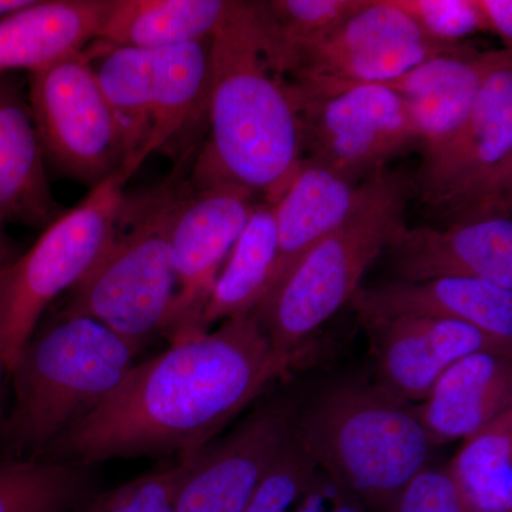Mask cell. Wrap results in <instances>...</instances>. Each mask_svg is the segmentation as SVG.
I'll return each mask as SVG.
<instances>
[{
	"label": "cell",
	"mask_w": 512,
	"mask_h": 512,
	"mask_svg": "<svg viewBox=\"0 0 512 512\" xmlns=\"http://www.w3.org/2000/svg\"><path fill=\"white\" fill-rule=\"evenodd\" d=\"M292 366L254 313L183 333L160 355L136 363L119 389L43 458L93 467L117 458L191 456Z\"/></svg>",
	"instance_id": "1"
},
{
	"label": "cell",
	"mask_w": 512,
	"mask_h": 512,
	"mask_svg": "<svg viewBox=\"0 0 512 512\" xmlns=\"http://www.w3.org/2000/svg\"><path fill=\"white\" fill-rule=\"evenodd\" d=\"M211 137L195 187L237 184L276 204L301 167L298 107L276 63L265 2L229 0L211 36Z\"/></svg>",
	"instance_id": "2"
},
{
	"label": "cell",
	"mask_w": 512,
	"mask_h": 512,
	"mask_svg": "<svg viewBox=\"0 0 512 512\" xmlns=\"http://www.w3.org/2000/svg\"><path fill=\"white\" fill-rule=\"evenodd\" d=\"M140 353L96 320L60 315L37 328L9 370L13 404L0 458L42 460L74 424L119 389Z\"/></svg>",
	"instance_id": "3"
},
{
	"label": "cell",
	"mask_w": 512,
	"mask_h": 512,
	"mask_svg": "<svg viewBox=\"0 0 512 512\" xmlns=\"http://www.w3.org/2000/svg\"><path fill=\"white\" fill-rule=\"evenodd\" d=\"M293 436L320 470L377 512H389L430 467L433 448L416 404L365 380L330 384L298 403Z\"/></svg>",
	"instance_id": "4"
},
{
	"label": "cell",
	"mask_w": 512,
	"mask_h": 512,
	"mask_svg": "<svg viewBox=\"0 0 512 512\" xmlns=\"http://www.w3.org/2000/svg\"><path fill=\"white\" fill-rule=\"evenodd\" d=\"M412 198L409 178L384 168L365 205L275 285L252 313L276 352L293 363L301 359L303 348L352 301L370 266L406 225Z\"/></svg>",
	"instance_id": "5"
},
{
	"label": "cell",
	"mask_w": 512,
	"mask_h": 512,
	"mask_svg": "<svg viewBox=\"0 0 512 512\" xmlns=\"http://www.w3.org/2000/svg\"><path fill=\"white\" fill-rule=\"evenodd\" d=\"M183 190L167 183L124 200L109 244L60 315L96 320L138 353L165 336L178 292L170 225Z\"/></svg>",
	"instance_id": "6"
},
{
	"label": "cell",
	"mask_w": 512,
	"mask_h": 512,
	"mask_svg": "<svg viewBox=\"0 0 512 512\" xmlns=\"http://www.w3.org/2000/svg\"><path fill=\"white\" fill-rule=\"evenodd\" d=\"M124 141L120 173L130 180L151 154L208 111L211 37L164 49L87 46Z\"/></svg>",
	"instance_id": "7"
},
{
	"label": "cell",
	"mask_w": 512,
	"mask_h": 512,
	"mask_svg": "<svg viewBox=\"0 0 512 512\" xmlns=\"http://www.w3.org/2000/svg\"><path fill=\"white\" fill-rule=\"evenodd\" d=\"M421 151L412 197L439 227L512 215L511 50H500L460 130Z\"/></svg>",
	"instance_id": "8"
},
{
	"label": "cell",
	"mask_w": 512,
	"mask_h": 512,
	"mask_svg": "<svg viewBox=\"0 0 512 512\" xmlns=\"http://www.w3.org/2000/svg\"><path fill=\"white\" fill-rule=\"evenodd\" d=\"M126 183L117 170L0 271V356L8 373L47 306L60 293L72 291L99 261L126 200Z\"/></svg>",
	"instance_id": "9"
},
{
	"label": "cell",
	"mask_w": 512,
	"mask_h": 512,
	"mask_svg": "<svg viewBox=\"0 0 512 512\" xmlns=\"http://www.w3.org/2000/svg\"><path fill=\"white\" fill-rule=\"evenodd\" d=\"M28 74L29 109L45 160L93 188L116 174L123 134L87 47Z\"/></svg>",
	"instance_id": "10"
},
{
	"label": "cell",
	"mask_w": 512,
	"mask_h": 512,
	"mask_svg": "<svg viewBox=\"0 0 512 512\" xmlns=\"http://www.w3.org/2000/svg\"><path fill=\"white\" fill-rule=\"evenodd\" d=\"M289 87L298 107L303 151L352 183H362L420 147L409 104L383 84L330 96H305Z\"/></svg>",
	"instance_id": "11"
},
{
	"label": "cell",
	"mask_w": 512,
	"mask_h": 512,
	"mask_svg": "<svg viewBox=\"0 0 512 512\" xmlns=\"http://www.w3.org/2000/svg\"><path fill=\"white\" fill-rule=\"evenodd\" d=\"M298 400L259 404L225 436L183 457L174 512H244L293 434Z\"/></svg>",
	"instance_id": "12"
},
{
	"label": "cell",
	"mask_w": 512,
	"mask_h": 512,
	"mask_svg": "<svg viewBox=\"0 0 512 512\" xmlns=\"http://www.w3.org/2000/svg\"><path fill=\"white\" fill-rule=\"evenodd\" d=\"M258 198L237 184L181 192L170 225L177 301L164 338L195 332L222 266L261 202Z\"/></svg>",
	"instance_id": "13"
},
{
	"label": "cell",
	"mask_w": 512,
	"mask_h": 512,
	"mask_svg": "<svg viewBox=\"0 0 512 512\" xmlns=\"http://www.w3.org/2000/svg\"><path fill=\"white\" fill-rule=\"evenodd\" d=\"M376 365V382L406 402L427 399L454 363L478 352L512 355V343L451 319L360 320Z\"/></svg>",
	"instance_id": "14"
},
{
	"label": "cell",
	"mask_w": 512,
	"mask_h": 512,
	"mask_svg": "<svg viewBox=\"0 0 512 512\" xmlns=\"http://www.w3.org/2000/svg\"><path fill=\"white\" fill-rule=\"evenodd\" d=\"M394 279H481L512 291L511 215L446 225H404L386 252Z\"/></svg>",
	"instance_id": "15"
},
{
	"label": "cell",
	"mask_w": 512,
	"mask_h": 512,
	"mask_svg": "<svg viewBox=\"0 0 512 512\" xmlns=\"http://www.w3.org/2000/svg\"><path fill=\"white\" fill-rule=\"evenodd\" d=\"M350 303L360 320H460L512 343V291L481 279H390L357 289Z\"/></svg>",
	"instance_id": "16"
},
{
	"label": "cell",
	"mask_w": 512,
	"mask_h": 512,
	"mask_svg": "<svg viewBox=\"0 0 512 512\" xmlns=\"http://www.w3.org/2000/svg\"><path fill=\"white\" fill-rule=\"evenodd\" d=\"M512 410V355L463 357L434 384L417 416L433 447L467 439Z\"/></svg>",
	"instance_id": "17"
},
{
	"label": "cell",
	"mask_w": 512,
	"mask_h": 512,
	"mask_svg": "<svg viewBox=\"0 0 512 512\" xmlns=\"http://www.w3.org/2000/svg\"><path fill=\"white\" fill-rule=\"evenodd\" d=\"M379 173L362 183H352L329 168L303 158L298 173L274 204L278 261L271 291L306 252L342 227L365 205L375 190Z\"/></svg>",
	"instance_id": "18"
},
{
	"label": "cell",
	"mask_w": 512,
	"mask_h": 512,
	"mask_svg": "<svg viewBox=\"0 0 512 512\" xmlns=\"http://www.w3.org/2000/svg\"><path fill=\"white\" fill-rule=\"evenodd\" d=\"M63 212L50 190L28 97L15 77L0 76V225L45 229Z\"/></svg>",
	"instance_id": "19"
},
{
	"label": "cell",
	"mask_w": 512,
	"mask_h": 512,
	"mask_svg": "<svg viewBox=\"0 0 512 512\" xmlns=\"http://www.w3.org/2000/svg\"><path fill=\"white\" fill-rule=\"evenodd\" d=\"M498 56L500 50L434 57L379 84L407 101L420 148L426 150L444 143L466 123Z\"/></svg>",
	"instance_id": "20"
},
{
	"label": "cell",
	"mask_w": 512,
	"mask_h": 512,
	"mask_svg": "<svg viewBox=\"0 0 512 512\" xmlns=\"http://www.w3.org/2000/svg\"><path fill=\"white\" fill-rule=\"evenodd\" d=\"M111 0H35L0 20V76L42 69L99 35Z\"/></svg>",
	"instance_id": "21"
},
{
	"label": "cell",
	"mask_w": 512,
	"mask_h": 512,
	"mask_svg": "<svg viewBox=\"0 0 512 512\" xmlns=\"http://www.w3.org/2000/svg\"><path fill=\"white\" fill-rule=\"evenodd\" d=\"M229 0H111L94 42L124 49H164L210 39Z\"/></svg>",
	"instance_id": "22"
},
{
	"label": "cell",
	"mask_w": 512,
	"mask_h": 512,
	"mask_svg": "<svg viewBox=\"0 0 512 512\" xmlns=\"http://www.w3.org/2000/svg\"><path fill=\"white\" fill-rule=\"evenodd\" d=\"M276 261L274 205L261 201L222 266L195 330H210L215 323L251 315L274 285Z\"/></svg>",
	"instance_id": "23"
},
{
	"label": "cell",
	"mask_w": 512,
	"mask_h": 512,
	"mask_svg": "<svg viewBox=\"0 0 512 512\" xmlns=\"http://www.w3.org/2000/svg\"><path fill=\"white\" fill-rule=\"evenodd\" d=\"M444 468L468 512H512V410L464 439Z\"/></svg>",
	"instance_id": "24"
},
{
	"label": "cell",
	"mask_w": 512,
	"mask_h": 512,
	"mask_svg": "<svg viewBox=\"0 0 512 512\" xmlns=\"http://www.w3.org/2000/svg\"><path fill=\"white\" fill-rule=\"evenodd\" d=\"M99 491L92 467L0 458V512H82Z\"/></svg>",
	"instance_id": "25"
},
{
	"label": "cell",
	"mask_w": 512,
	"mask_h": 512,
	"mask_svg": "<svg viewBox=\"0 0 512 512\" xmlns=\"http://www.w3.org/2000/svg\"><path fill=\"white\" fill-rule=\"evenodd\" d=\"M419 40L431 39L407 13L394 6L392 0H367L366 5L338 29L299 49L292 57L286 77L306 64Z\"/></svg>",
	"instance_id": "26"
},
{
	"label": "cell",
	"mask_w": 512,
	"mask_h": 512,
	"mask_svg": "<svg viewBox=\"0 0 512 512\" xmlns=\"http://www.w3.org/2000/svg\"><path fill=\"white\" fill-rule=\"evenodd\" d=\"M367 0H269L265 2L276 60L286 77L293 55L318 42L359 12Z\"/></svg>",
	"instance_id": "27"
},
{
	"label": "cell",
	"mask_w": 512,
	"mask_h": 512,
	"mask_svg": "<svg viewBox=\"0 0 512 512\" xmlns=\"http://www.w3.org/2000/svg\"><path fill=\"white\" fill-rule=\"evenodd\" d=\"M316 471L318 464L292 434L244 512H295L311 487Z\"/></svg>",
	"instance_id": "28"
},
{
	"label": "cell",
	"mask_w": 512,
	"mask_h": 512,
	"mask_svg": "<svg viewBox=\"0 0 512 512\" xmlns=\"http://www.w3.org/2000/svg\"><path fill=\"white\" fill-rule=\"evenodd\" d=\"M410 16L424 35L444 45H461L466 37L481 32L473 0H392Z\"/></svg>",
	"instance_id": "29"
},
{
	"label": "cell",
	"mask_w": 512,
	"mask_h": 512,
	"mask_svg": "<svg viewBox=\"0 0 512 512\" xmlns=\"http://www.w3.org/2000/svg\"><path fill=\"white\" fill-rule=\"evenodd\" d=\"M389 512H468L446 468L427 467L410 481Z\"/></svg>",
	"instance_id": "30"
},
{
	"label": "cell",
	"mask_w": 512,
	"mask_h": 512,
	"mask_svg": "<svg viewBox=\"0 0 512 512\" xmlns=\"http://www.w3.org/2000/svg\"><path fill=\"white\" fill-rule=\"evenodd\" d=\"M184 468L183 458H177L173 464H165L144 474V512H174V497Z\"/></svg>",
	"instance_id": "31"
},
{
	"label": "cell",
	"mask_w": 512,
	"mask_h": 512,
	"mask_svg": "<svg viewBox=\"0 0 512 512\" xmlns=\"http://www.w3.org/2000/svg\"><path fill=\"white\" fill-rule=\"evenodd\" d=\"M146 478L140 476L128 483L99 491L82 512H144Z\"/></svg>",
	"instance_id": "32"
},
{
	"label": "cell",
	"mask_w": 512,
	"mask_h": 512,
	"mask_svg": "<svg viewBox=\"0 0 512 512\" xmlns=\"http://www.w3.org/2000/svg\"><path fill=\"white\" fill-rule=\"evenodd\" d=\"M480 19L481 32L500 37L504 49L512 46V2L511 0H473Z\"/></svg>",
	"instance_id": "33"
},
{
	"label": "cell",
	"mask_w": 512,
	"mask_h": 512,
	"mask_svg": "<svg viewBox=\"0 0 512 512\" xmlns=\"http://www.w3.org/2000/svg\"><path fill=\"white\" fill-rule=\"evenodd\" d=\"M328 495L329 476L318 467L311 487L295 512H328Z\"/></svg>",
	"instance_id": "34"
},
{
	"label": "cell",
	"mask_w": 512,
	"mask_h": 512,
	"mask_svg": "<svg viewBox=\"0 0 512 512\" xmlns=\"http://www.w3.org/2000/svg\"><path fill=\"white\" fill-rule=\"evenodd\" d=\"M20 248L16 242L9 237L5 225H0V271L12 264L20 256Z\"/></svg>",
	"instance_id": "35"
},
{
	"label": "cell",
	"mask_w": 512,
	"mask_h": 512,
	"mask_svg": "<svg viewBox=\"0 0 512 512\" xmlns=\"http://www.w3.org/2000/svg\"><path fill=\"white\" fill-rule=\"evenodd\" d=\"M35 0H0V20L12 13L28 8Z\"/></svg>",
	"instance_id": "36"
},
{
	"label": "cell",
	"mask_w": 512,
	"mask_h": 512,
	"mask_svg": "<svg viewBox=\"0 0 512 512\" xmlns=\"http://www.w3.org/2000/svg\"><path fill=\"white\" fill-rule=\"evenodd\" d=\"M5 376H8V369H6L5 362H3L2 356H0V426H2L3 417V382H5Z\"/></svg>",
	"instance_id": "37"
}]
</instances>
